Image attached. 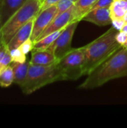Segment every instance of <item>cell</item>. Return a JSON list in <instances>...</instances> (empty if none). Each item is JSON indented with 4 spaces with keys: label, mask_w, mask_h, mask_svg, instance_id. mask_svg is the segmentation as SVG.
Returning a JSON list of instances; mask_svg holds the SVG:
<instances>
[{
    "label": "cell",
    "mask_w": 127,
    "mask_h": 128,
    "mask_svg": "<svg viewBox=\"0 0 127 128\" xmlns=\"http://www.w3.org/2000/svg\"><path fill=\"white\" fill-rule=\"evenodd\" d=\"M118 32L112 26L103 34L82 46L85 53V75H89L122 47L116 39Z\"/></svg>",
    "instance_id": "obj_1"
},
{
    "label": "cell",
    "mask_w": 127,
    "mask_h": 128,
    "mask_svg": "<svg viewBox=\"0 0 127 128\" xmlns=\"http://www.w3.org/2000/svg\"><path fill=\"white\" fill-rule=\"evenodd\" d=\"M127 76V48L121 47L91 72L79 86L81 89L99 88L118 78Z\"/></svg>",
    "instance_id": "obj_2"
},
{
    "label": "cell",
    "mask_w": 127,
    "mask_h": 128,
    "mask_svg": "<svg viewBox=\"0 0 127 128\" xmlns=\"http://www.w3.org/2000/svg\"><path fill=\"white\" fill-rule=\"evenodd\" d=\"M58 81H64V78L57 64L37 65L30 63L26 80L20 88L23 94H31L40 88Z\"/></svg>",
    "instance_id": "obj_3"
},
{
    "label": "cell",
    "mask_w": 127,
    "mask_h": 128,
    "mask_svg": "<svg viewBox=\"0 0 127 128\" xmlns=\"http://www.w3.org/2000/svg\"><path fill=\"white\" fill-rule=\"evenodd\" d=\"M43 0H28L1 26V40L7 44L17 31L28 21L34 19L40 12Z\"/></svg>",
    "instance_id": "obj_4"
},
{
    "label": "cell",
    "mask_w": 127,
    "mask_h": 128,
    "mask_svg": "<svg viewBox=\"0 0 127 128\" xmlns=\"http://www.w3.org/2000/svg\"><path fill=\"white\" fill-rule=\"evenodd\" d=\"M64 80H76L85 75V53L82 47L72 49L57 63Z\"/></svg>",
    "instance_id": "obj_5"
},
{
    "label": "cell",
    "mask_w": 127,
    "mask_h": 128,
    "mask_svg": "<svg viewBox=\"0 0 127 128\" xmlns=\"http://www.w3.org/2000/svg\"><path fill=\"white\" fill-rule=\"evenodd\" d=\"M79 22V21H73L67 26L52 44L47 49L54 53L58 61L73 49L71 43Z\"/></svg>",
    "instance_id": "obj_6"
},
{
    "label": "cell",
    "mask_w": 127,
    "mask_h": 128,
    "mask_svg": "<svg viewBox=\"0 0 127 128\" xmlns=\"http://www.w3.org/2000/svg\"><path fill=\"white\" fill-rule=\"evenodd\" d=\"M57 5L54 4L40 11L39 14L35 16L31 36V39L34 41V43L55 19L57 15Z\"/></svg>",
    "instance_id": "obj_7"
},
{
    "label": "cell",
    "mask_w": 127,
    "mask_h": 128,
    "mask_svg": "<svg viewBox=\"0 0 127 128\" xmlns=\"http://www.w3.org/2000/svg\"><path fill=\"white\" fill-rule=\"evenodd\" d=\"M73 20H74V4L67 10L63 12L59 15H57L55 17V19L52 21V22L48 26V27L37 38L36 41L52 32L64 28L70 22H73Z\"/></svg>",
    "instance_id": "obj_8"
},
{
    "label": "cell",
    "mask_w": 127,
    "mask_h": 128,
    "mask_svg": "<svg viewBox=\"0 0 127 128\" xmlns=\"http://www.w3.org/2000/svg\"><path fill=\"white\" fill-rule=\"evenodd\" d=\"M82 20L92 22L99 26H105L112 24L110 8H100L91 10Z\"/></svg>",
    "instance_id": "obj_9"
},
{
    "label": "cell",
    "mask_w": 127,
    "mask_h": 128,
    "mask_svg": "<svg viewBox=\"0 0 127 128\" xmlns=\"http://www.w3.org/2000/svg\"><path fill=\"white\" fill-rule=\"evenodd\" d=\"M34 18L28 21L25 25L20 28L10 39V40L7 43V46L10 50L19 47L22 43H24L26 40L31 38Z\"/></svg>",
    "instance_id": "obj_10"
},
{
    "label": "cell",
    "mask_w": 127,
    "mask_h": 128,
    "mask_svg": "<svg viewBox=\"0 0 127 128\" xmlns=\"http://www.w3.org/2000/svg\"><path fill=\"white\" fill-rule=\"evenodd\" d=\"M58 60L54 53L49 50H32L30 63L37 65H52L57 64Z\"/></svg>",
    "instance_id": "obj_11"
},
{
    "label": "cell",
    "mask_w": 127,
    "mask_h": 128,
    "mask_svg": "<svg viewBox=\"0 0 127 128\" xmlns=\"http://www.w3.org/2000/svg\"><path fill=\"white\" fill-rule=\"evenodd\" d=\"M28 0H2L1 26Z\"/></svg>",
    "instance_id": "obj_12"
},
{
    "label": "cell",
    "mask_w": 127,
    "mask_h": 128,
    "mask_svg": "<svg viewBox=\"0 0 127 128\" xmlns=\"http://www.w3.org/2000/svg\"><path fill=\"white\" fill-rule=\"evenodd\" d=\"M10 65L12 67L13 71V76H14L13 82L19 86V87H22L25 83L28 76L30 61L29 62L26 61L23 63L11 62Z\"/></svg>",
    "instance_id": "obj_13"
},
{
    "label": "cell",
    "mask_w": 127,
    "mask_h": 128,
    "mask_svg": "<svg viewBox=\"0 0 127 128\" xmlns=\"http://www.w3.org/2000/svg\"><path fill=\"white\" fill-rule=\"evenodd\" d=\"M98 0H77L74 4V20L80 22Z\"/></svg>",
    "instance_id": "obj_14"
},
{
    "label": "cell",
    "mask_w": 127,
    "mask_h": 128,
    "mask_svg": "<svg viewBox=\"0 0 127 128\" xmlns=\"http://www.w3.org/2000/svg\"><path fill=\"white\" fill-rule=\"evenodd\" d=\"M127 10V0H114L110 6V12L113 20H124Z\"/></svg>",
    "instance_id": "obj_15"
},
{
    "label": "cell",
    "mask_w": 127,
    "mask_h": 128,
    "mask_svg": "<svg viewBox=\"0 0 127 128\" xmlns=\"http://www.w3.org/2000/svg\"><path fill=\"white\" fill-rule=\"evenodd\" d=\"M63 29L52 32V33L43 37V38L35 41L34 43V49L33 50H47L52 44V43L56 40V38L59 36V34H61V32H62Z\"/></svg>",
    "instance_id": "obj_16"
},
{
    "label": "cell",
    "mask_w": 127,
    "mask_h": 128,
    "mask_svg": "<svg viewBox=\"0 0 127 128\" xmlns=\"http://www.w3.org/2000/svg\"><path fill=\"white\" fill-rule=\"evenodd\" d=\"M14 76L13 68L10 65L4 67L0 72V86L1 88H7L13 82Z\"/></svg>",
    "instance_id": "obj_17"
},
{
    "label": "cell",
    "mask_w": 127,
    "mask_h": 128,
    "mask_svg": "<svg viewBox=\"0 0 127 128\" xmlns=\"http://www.w3.org/2000/svg\"><path fill=\"white\" fill-rule=\"evenodd\" d=\"M12 58L10 56V50L7 44L2 43L0 45V64L4 67L11 64Z\"/></svg>",
    "instance_id": "obj_18"
},
{
    "label": "cell",
    "mask_w": 127,
    "mask_h": 128,
    "mask_svg": "<svg viewBox=\"0 0 127 128\" xmlns=\"http://www.w3.org/2000/svg\"><path fill=\"white\" fill-rule=\"evenodd\" d=\"M10 56L12 58V62L23 63L27 61L26 55H25L19 47L10 50Z\"/></svg>",
    "instance_id": "obj_19"
},
{
    "label": "cell",
    "mask_w": 127,
    "mask_h": 128,
    "mask_svg": "<svg viewBox=\"0 0 127 128\" xmlns=\"http://www.w3.org/2000/svg\"><path fill=\"white\" fill-rule=\"evenodd\" d=\"M76 2V0H60L56 4L57 8H58L57 15H59V14H62L63 12L67 10L69 8H70L75 4Z\"/></svg>",
    "instance_id": "obj_20"
},
{
    "label": "cell",
    "mask_w": 127,
    "mask_h": 128,
    "mask_svg": "<svg viewBox=\"0 0 127 128\" xmlns=\"http://www.w3.org/2000/svg\"><path fill=\"white\" fill-rule=\"evenodd\" d=\"M19 48L25 55H27L28 52H31L32 50L34 49V41L31 38H29L26 40L24 43H22Z\"/></svg>",
    "instance_id": "obj_21"
},
{
    "label": "cell",
    "mask_w": 127,
    "mask_h": 128,
    "mask_svg": "<svg viewBox=\"0 0 127 128\" xmlns=\"http://www.w3.org/2000/svg\"><path fill=\"white\" fill-rule=\"evenodd\" d=\"M113 1L114 0H98V2L91 8V10L96 8H110Z\"/></svg>",
    "instance_id": "obj_22"
},
{
    "label": "cell",
    "mask_w": 127,
    "mask_h": 128,
    "mask_svg": "<svg viewBox=\"0 0 127 128\" xmlns=\"http://www.w3.org/2000/svg\"><path fill=\"white\" fill-rule=\"evenodd\" d=\"M127 32H122V31H119L117 34V36H116V39L121 44L123 45L125 41L127 40Z\"/></svg>",
    "instance_id": "obj_23"
},
{
    "label": "cell",
    "mask_w": 127,
    "mask_h": 128,
    "mask_svg": "<svg viewBox=\"0 0 127 128\" xmlns=\"http://www.w3.org/2000/svg\"><path fill=\"white\" fill-rule=\"evenodd\" d=\"M60 0H43V3H42V6H41V8H40V10H43L52 5H54V4H56Z\"/></svg>",
    "instance_id": "obj_24"
},
{
    "label": "cell",
    "mask_w": 127,
    "mask_h": 128,
    "mask_svg": "<svg viewBox=\"0 0 127 128\" xmlns=\"http://www.w3.org/2000/svg\"><path fill=\"white\" fill-rule=\"evenodd\" d=\"M112 24H113V26L116 29H118V31H121L122 29V28L124 27L125 22L124 20H113Z\"/></svg>",
    "instance_id": "obj_25"
},
{
    "label": "cell",
    "mask_w": 127,
    "mask_h": 128,
    "mask_svg": "<svg viewBox=\"0 0 127 128\" xmlns=\"http://www.w3.org/2000/svg\"><path fill=\"white\" fill-rule=\"evenodd\" d=\"M1 7H2V0H0V45L2 44L1 33Z\"/></svg>",
    "instance_id": "obj_26"
},
{
    "label": "cell",
    "mask_w": 127,
    "mask_h": 128,
    "mask_svg": "<svg viewBox=\"0 0 127 128\" xmlns=\"http://www.w3.org/2000/svg\"><path fill=\"white\" fill-rule=\"evenodd\" d=\"M121 31H122V32H127V22L124 24V27L122 28V29H121Z\"/></svg>",
    "instance_id": "obj_27"
},
{
    "label": "cell",
    "mask_w": 127,
    "mask_h": 128,
    "mask_svg": "<svg viewBox=\"0 0 127 128\" xmlns=\"http://www.w3.org/2000/svg\"><path fill=\"white\" fill-rule=\"evenodd\" d=\"M124 20L125 23H127V12H126V14H125V15H124Z\"/></svg>",
    "instance_id": "obj_28"
},
{
    "label": "cell",
    "mask_w": 127,
    "mask_h": 128,
    "mask_svg": "<svg viewBox=\"0 0 127 128\" xmlns=\"http://www.w3.org/2000/svg\"><path fill=\"white\" fill-rule=\"evenodd\" d=\"M122 47H124V48H127V40L125 41V43L122 45Z\"/></svg>",
    "instance_id": "obj_29"
},
{
    "label": "cell",
    "mask_w": 127,
    "mask_h": 128,
    "mask_svg": "<svg viewBox=\"0 0 127 128\" xmlns=\"http://www.w3.org/2000/svg\"><path fill=\"white\" fill-rule=\"evenodd\" d=\"M4 68V66H2V65H1V64H0V72H1V70H2V69H3V68Z\"/></svg>",
    "instance_id": "obj_30"
},
{
    "label": "cell",
    "mask_w": 127,
    "mask_h": 128,
    "mask_svg": "<svg viewBox=\"0 0 127 128\" xmlns=\"http://www.w3.org/2000/svg\"><path fill=\"white\" fill-rule=\"evenodd\" d=\"M76 1H77V0H76Z\"/></svg>",
    "instance_id": "obj_31"
},
{
    "label": "cell",
    "mask_w": 127,
    "mask_h": 128,
    "mask_svg": "<svg viewBox=\"0 0 127 128\" xmlns=\"http://www.w3.org/2000/svg\"></svg>",
    "instance_id": "obj_32"
}]
</instances>
